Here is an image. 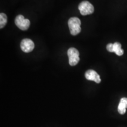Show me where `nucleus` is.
Listing matches in <instances>:
<instances>
[{"instance_id": "nucleus-1", "label": "nucleus", "mask_w": 127, "mask_h": 127, "mask_svg": "<svg viewBox=\"0 0 127 127\" xmlns=\"http://www.w3.org/2000/svg\"><path fill=\"white\" fill-rule=\"evenodd\" d=\"M80 20L77 17H71L68 21V27L70 30V33L72 35H77L81 31Z\"/></svg>"}, {"instance_id": "nucleus-2", "label": "nucleus", "mask_w": 127, "mask_h": 127, "mask_svg": "<svg viewBox=\"0 0 127 127\" xmlns=\"http://www.w3.org/2000/svg\"><path fill=\"white\" fill-rule=\"evenodd\" d=\"M78 9L82 15H90L94 11V6L87 1H84L81 2L78 6Z\"/></svg>"}, {"instance_id": "nucleus-3", "label": "nucleus", "mask_w": 127, "mask_h": 127, "mask_svg": "<svg viewBox=\"0 0 127 127\" xmlns=\"http://www.w3.org/2000/svg\"><path fill=\"white\" fill-rule=\"evenodd\" d=\"M67 54L69 58V64L71 66H75L79 61V51L75 48L68 49Z\"/></svg>"}, {"instance_id": "nucleus-4", "label": "nucleus", "mask_w": 127, "mask_h": 127, "mask_svg": "<svg viewBox=\"0 0 127 127\" xmlns=\"http://www.w3.org/2000/svg\"><path fill=\"white\" fill-rule=\"evenodd\" d=\"M15 24L17 27L23 31H26L30 26V21L28 19H25L22 15L17 16L15 19Z\"/></svg>"}, {"instance_id": "nucleus-5", "label": "nucleus", "mask_w": 127, "mask_h": 127, "mask_svg": "<svg viewBox=\"0 0 127 127\" xmlns=\"http://www.w3.org/2000/svg\"><path fill=\"white\" fill-rule=\"evenodd\" d=\"M21 48L24 52H30L34 50L35 45L34 42L30 39H24L21 42Z\"/></svg>"}, {"instance_id": "nucleus-6", "label": "nucleus", "mask_w": 127, "mask_h": 127, "mask_svg": "<svg viewBox=\"0 0 127 127\" xmlns=\"http://www.w3.org/2000/svg\"><path fill=\"white\" fill-rule=\"evenodd\" d=\"M85 77L88 80L93 81L97 84L100 83L101 81L100 76L98 75L96 71L93 70V69H89V70L86 71L85 74Z\"/></svg>"}, {"instance_id": "nucleus-7", "label": "nucleus", "mask_w": 127, "mask_h": 127, "mask_svg": "<svg viewBox=\"0 0 127 127\" xmlns=\"http://www.w3.org/2000/svg\"><path fill=\"white\" fill-rule=\"evenodd\" d=\"M127 108V98H122L120 100V104L118 107V112L121 115H124L126 112V109Z\"/></svg>"}, {"instance_id": "nucleus-8", "label": "nucleus", "mask_w": 127, "mask_h": 127, "mask_svg": "<svg viewBox=\"0 0 127 127\" xmlns=\"http://www.w3.org/2000/svg\"><path fill=\"white\" fill-rule=\"evenodd\" d=\"M113 52L118 56H121L124 54V50L121 48V44L120 42H116L113 44Z\"/></svg>"}, {"instance_id": "nucleus-9", "label": "nucleus", "mask_w": 127, "mask_h": 127, "mask_svg": "<svg viewBox=\"0 0 127 127\" xmlns=\"http://www.w3.org/2000/svg\"><path fill=\"white\" fill-rule=\"evenodd\" d=\"M7 23V16L5 14L1 12L0 14V28L2 29Z\"/></svg>"}, {"instance_id": "nucleus-10", "label": "nucleus", "mask_w": 127, "mask_h": 127, "mask_svg": "<svg viewBox=\"0 0 127 127\" xmlns=\"http://www.w3.org/2000/svg\"><path fill=\"white\" fill-rule=\"evenodd\" d=\"M107 49L109 52H113V44L109 43L108 44H107Z\"/></svg>"}]
</instances>
